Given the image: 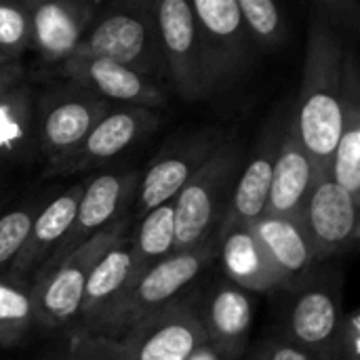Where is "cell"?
<instances>
[{"mask_svg":"<svg viewBox=\"0 0 360 360\" xmlns=\"http://www.w3.org/2000/svg\"><path fill=\"white\" fill-rule=\"evenodd\" d=\"M131 234V215H122L32 285L36 323L46 329L76 325L84 285L97 262Z\"/></svg>","mask_w":360,"mask_h":360,"instance_id":"obj_6","label":"cell"},{"mask_svg":"<svg viewBox=\"0 0 360 360\" xmlns=\"http://www.w3.org/2000/svg\"><path fill=\"white\" fill-rule=\"evenodd\" d=\"M202 342L196 308L177 300L114 338L72 335L70 350L82 360H186Z\"/></svg>","mask_w":360,"mask_h":360,"instance_id":"obj_2","label":"cell"},{"mask_svg":"<svg viewBox=\"0 0 360 360\" xmlns=\"http://www.w3.org/2000/svg\"><path fill=\"white\" fill-rule=\"evenodd\" d=\"M342 293L333 281L302 285L289 312V340L321 360H340Z\"/></svg>","mask_w":360,"mask_h":360,"instance_id":"obj_13","label":"cell"},{"mask_svg":"<svg viewBox=\"0 0 360 360\" xmlns=\"http://www.w3.org/2000/svg\"><path fill=\"white\" fill-rule=\"evenodd\" d=\"M219 255L232 285L247 291H272L285 287L281 272L270 259L262 240L249 226H238L219 236Z\"/></svg>","mask_w":360,"mask_h":360,"instance_id":"obj_23","label":"cell"},{"mask_svg":"<svg viewBox=\"0 0 360 360\" xmlns=\"http://www.w3.org/2000/svg\"><path fill=\"white\" fill-rule=\"evenodd\" d=\"M359 207L360 202L335 184L329 167L319 169L300 213L319 262L348 251L359 240Z\"/></svg>","mask_w":360,"mask_h":360,"instance_id":"obj_10","label":"cell"},{"mask_svg":"<svg viewBox=\"0 0 360 360\" xmlns=\"http://www.w3.org/2000/svg\"><path fill=\"white\" fill-rule=\"evenodd\" d=\"M224 137L219 131H198L165 150L137 181L135 207L137 219L152 209L175 200L181 188L192 179V175L211 158V154L221 146Z\"/></svg>","mask_w":360,"mask_h":360,"instance_id":"obj_12","label":"cell"},{"mask_svg":"<svg viewBox=\"0 0 360 360\" xmlns=\"http://www.w3.org/2000/svg\"><path fill=\"white\" fill-rule=\"evenodd\" d=\"M240 171V146L234 139H224L211 158L181 188L173 200L177 251H188L211 238H217Z\"/></svg>","mask_w":360,"mask_h":360,"instance_id":"obj_4","label":"cell"},{"mask_svg":"<svg viewBox=\"0 0 360 360\" xmlns=\"http://www.w3.org/2000/svg\"><path fill=\"white\" fill-rule=\"evenodd\" d=\"M255 49H274L287 38L281 6L274 0H236Z\"/></svg>","mask_w":360,"mask_h":360,"instance_id":"obj_28","label":"cell"},{"mask_svg":"<svg viewBox=\"0 0 360 360\" xmlns=\"http://www.w3.org/2000/svg\"><path fill=\"white\" fill-rule=\"evenodd\" d=\"M82 190H84V184H74L72 188L55 196L51 202H46L38 211L23 247L8 270V276L32 287V278L36 276V272L46 264V259L53 255L61 238L68 234L74 221Z\"/></svg>","mask_w":360,"mask_h":360,"instance_id":"obj_18","label":"cell"},{"mask_svg":"<svg viewBox=\"0 0 360 360\" xmlns=\"http://www.w3.org/2000/svg\"><path fill=\"white\" fill-rule=\"evenodd\" d=\"M38 148L36 99L27 84L0 95V165L30 162Z\"/></svg>","mask_w":360,"mask_h":360,"instance_id":"obj_24","label":"cell"},{"mask_svg":"<svg viewBox=\"0 0 360 360\" xmlns=\"http://www.w3.org/2000/svg\"><path fill=\"white\" fill-rule=\"evenodd\" d=\"M200 44L207 97L243 78L257 53L236 0L190 2Z\"/></svg>","mask_w":360,"mask_h":360,"instance_id":"obj_7","label":"cell"},{"mask_svg":"<svg viewBox=\"0 0 360 360\" xmlns=\"http://www.w3.org/2000/svg\"><path fill=\"white\" fill-rule=\"evenodd\" d=\"M34 323L32 287L8 274L0 276V346L17 344Z\"/></svg>","mask_w":360,"mask_h":360,"instance_id":"obj_27","label":"cell"},{"mask_svg":"<svg viewBox=\"0 0 360 360\" xmlns=\"http://www.w3.org/2000/svg\"><path fill=\"white\" fill-rule=\"evenodd\" d=\"M135 278L137 274H135L131 245L127 236L118 245H114L93 268L82 291V300L76 316V329L72 335H84L86 331H91V327L112 306L118 304V300L129 291Z\"/></svg>","mask_w":360,"mask_h":360,"instance_id":"obj_20","label":"cell"},{"mask_svg":"<svg viewBox=\"0 0 360 360\" xmlns=\"http://www.w3.org/2000/svg\"><path fill=\"white\" fill-rule=\"evenodd\" d=\"M340 360H360V314L350 310L342 321L340 335Z\"/></svg>","mask_w":360,"mask_h":360,"instance_id":"obj_32","label":"cell"},{"mask_svg":"<svg viewBox=\"0 0 360 360\" xmlns=\"http://www.w3.org/2000/svg\"><path fill=\"white\" fill-rule=\"evenodd\" d=\"M27 49H32V21L27 2L0 0V51L11 61H19Z\"/></svg>","mask_w":360,"mask_h":360,"instance_id":"obj_30","label":"cell"},{"mask_svg":"<svg viewBox=\"0 0 360 360\" xmlns=\"http://www.w3.org/2000/svg\"><path fill=\"white\" fill-rule=\"evenodd\" d=\"M59 74L95 97L112 103L158 110L167 103L158 82L103 57H70Z\"/></svg>","mask_w":360,"mask_h":360,"instance_id":"obj_14","label":"cell"},{"mask_svg":"<svg viewBox=\"0 0 360 360\" xmlns=\"http://www.w3.org/2000/svg\"><path fill=\"white\" fill-rule=\"evenodd\" d=\"M196 319L207 338V344L221 360L243 356L249 344L253 306L249 295L232 283H217L205 295Z\"/></svg>","mask_w":360,"mask_h":360,"instance_id":"obj_16","label":"cell"},{"mask_svg":"<svg viewBox=\"0 0 360 360\" xmlns=\"http://www.w3.org/2000/svg\"><path fill=\"white\" fill-rule=\"evenodd\" d=\"M344 91V46L327 15H316L308 27L300 103L291 124L319 167L331 162L342 131Z\"/></svg>","mask_w":360,"mask_h":360,"instance_id":"obj_1","label":"cell"},{"mask_svg":"<svg viewBox=\"0 0 360 360\" xmlns=\"http://www.w3.org/2000/svg\"><path fill=\"white\" fill-rule=\"evenodd\" d=\"M154 15L160 34V46L167 65V78L186 101L207 97L198 27L190 0L154 2Z\"/></svg>","mask_w":360,"mask_h":360,"instance_id":"obj_11","label":"cell"},{"mask_svg":"<svg viewBox=\"0 0 360 360\" xmlns=\"http://www.w3.org/2000/svg\"><path fill=\"white\" fill-rule=\"evenodd\" d=\"M316 160L300 141L293 124L283 133L272 171L266 215H300L319 173Z\"/></svg>","mask_w":360,"mask_h":360,"instance_id":"obj_21","label":"cell"},{"mask_svg":"<svg viewBox=\"0 0 360 360\" xmlns=\"http://www.w3.org/2000/svg\"><path fill=\"white\" fill-rule=\"evenodd\" d=\"M251 360H321L314 354H310L308 350H304L302 346H297L295 342H291L289 338H270L266 340L255 356Z\"/></svg>","mask_w":360,"mask_h":360,"instance_id":"obj_31","label":"cell"},{"mask_svg":"<svg viewBox=\"0 0 360 360\" xmlns=\"http://www.w3.org/2000/svg\"><path fill=\"white\" fill-rule=\"evenodd\" d=\"M32 49L49 63L76 55L101 4L91 0H27Z\"/></svg>","mask_w":360,"mask_h":360,"instance_id":"obj_15","label":"cell"},{"mask_svg":"<svg viewBox=\"0 0 360 360\" xmlns=\"http://www.w3.org/2000/svg\"><path fill=\"white\" fill-rule=\"evenodd\" d=\"M40 209L38 202H21L0 213V276L8 274Z\"/></svg>","mask_w":360,"mask_h":360,"instance_id":"obj_29","label":"cell"},{"mask_svg":"<svg viewBox=\"0 0 360 360\" xmlns=\"http://www.w3.org/2000/svg\"><path fill=\"white\" fill-rule=\"evenodd\" d=\"M137 181H139L137 171L101 173L95 179L86 181L68 234L61 238V243L46 259V264L36 272L32 285L38 278L46 276L51 270H55L65 257H70L76 249L86 245L95 234H99L112 221L127 215L129 205L135 200Z\"/></svg>","mask_w":360,"mask_h":360,"instance_id":"obj_9","label":"cell"},{"mask_svg":"<svg viewBox=\"0 0 360 360\" xmlns=\"http://www.w3.org/2000/svg\"><path fill=\"white\" fill-rule=\"evenodd\" d=\"M6 61H11V59H8V57H6V55L0 51V63H6Z\"/></svg>","mask_w":360,"mask_h":360,"instance_id":"obj_36","label":"cell"},{"mask_svg":"<svg viewBox=\"0 0 360 360\" xmlns=\"http://www.w3.org/2000/svg\"><path fill=\"white\" fill-rule=\"evenodd\" d=\"M281 272L285 287H297L319 262L300 215H264L249 224Z\"/></svg>","mask_w":360,"mask_h":360,"instance_id":"obj_19","label":"cell"},{"mask_svg":"<svg viewBox=\"0 0 360 360\" xmlns=\"http://www.w3.org/2000/svg\"><path fill=\"white\" fill-rule=\"evenodd\" d=\"M158 124H160V116L156 110L133 108V105L110 110L93 127V131L86 135L78 152L61 169V173L89 171L93 167H99L122 154L137 139L152 133Z\"/></svg>","mask_w":360,"mask_h":360,"instance_id":"obj_17","label":"cell"},{"mask_svg":"<svg viewBox=\"0 0 360 360\" xmlns=\"http://www.w3.org/2000/svg\"><path fill=\"white\" fill-rule=\"evenodd\" d=\"M281 139L283 135L278 133L266 135L262 143L257 146L255 154L251 156V160L243 167L236 179L234 192H232L228 213L219 226L217 240L232 228L249 226L255 219L266 215V205H268L270 186H272V171H274V160L278 154Z\"/></svg>","mask_w":360,"mask_h":360,"instance_id":"obj_22","label":"cell"},{"mask_svg":"<svg viewBox=\"0 0 360 360\" xmlns=\"http://www.w3.org/2000/svg\"><path fill=\"white\" fill-rule=\"evenodd\" d=\"M110 110L108 101L76 84L51 89L36 99L38 148L46 156L51 173H61L93 127Z\"/></svg>","mask_w":360,"mask_h":360,"instance_id":"obj_8","label":"cell"},{"mask_svg":"<svg viewBox=\"0 0 360 360\" xmlns=\"http://www.w3.org/2000/svg\"><path fill=\"white\" fill-rule=\"evenodd\" d=\"M74 57H103L154 82L167 78L154 2H116L97 11Z\"/></svg>","mask_w":360,"mask_h":360,"instance_id":"obj_3","label":"cell"},{"mask_svg":"<svg viewBox=\"0 0 360 360\" xmlns=\"http://www.w3.org/2000/svg\"><path fill=\"white\" fill-rule=\"evenodd\" d=\"M217 251L219 243L217 238H211L194 249L175 251L171 257L154 264L84 335L114 338L137 321L175 304L181 291L194 283V278L211 264Z\"/></svg>","mask_w":360,"mask_h":360,"instance_id":"obj_5","label":"cell"},{"mask_svg":"<svg viewBox=\"0 0 360 360\" xmlns=\"http://www.w3.org/2000/svg\"><path fill=\"white\" fill-rule=\"evenodd\" d=\"M186 360H221V356L207 344V342H202L190 356Z\"/></svg>","mask_w":360,"mask_h":360,"instance_id":"obj_34","label":"cell"},{"mask_svg":"<svg viewBox=\"0 0 360 360\" xmlns=\"http://www.w3.org/2000/svg\"><path fill=\"white\" fill-rule=\"evenodd\" d=\"M46 360H82L78 354H74L72 350L68 352V354H63V356H55V359H46Z\"/></svg>","mask_w":360,"mask_h":360,"instance_id":"obj_35","label":"cell"},{"mask_svg":"<svg viewBox=\"0 0 360 360\" xmlns=\"http://www.w3.org/2000/svg\"><path fill=\"white\" fill-rule=\"evenodd\" d=\"M23 78H25V68L19 61L0 63V95L11 91L13 86L21 84Z\"/></svg>","mask_w":360,"mask_h":360,"instance_id":"obj_33","label":"cell"},{"mask_svg":"<svg viewBox=\"0 0 360 360\" xmlns=\"http://www.w3.org/2000/svg\"><path fill=\"white\" fill-rule=\"evenodd\" d=\"M131 257L137 278L154 264L171 257L177 251L175 245V205L173 200L160 205L139 217L133 234H129ZM135 278V281H137Z\"/></svg>","mask_w":360,"mask_h":360,"instance_id":"obj_26","label":"cell"},{"mask_svg":"<svg viewBox=\"0 0 360 360\" xmlns=\"http://www.w3.org/2000/svg\"><path fill=\"white\" fill-rule=\"evenodd\" d=\"M331 177L360 202V97L359 76L354 63L346 59V91H344V114L342 131L329 162Z\"/></svg>","mask_w":360,"mask_h":360,"instance_id":"obj_25","label":"cell"}]
</instances>
